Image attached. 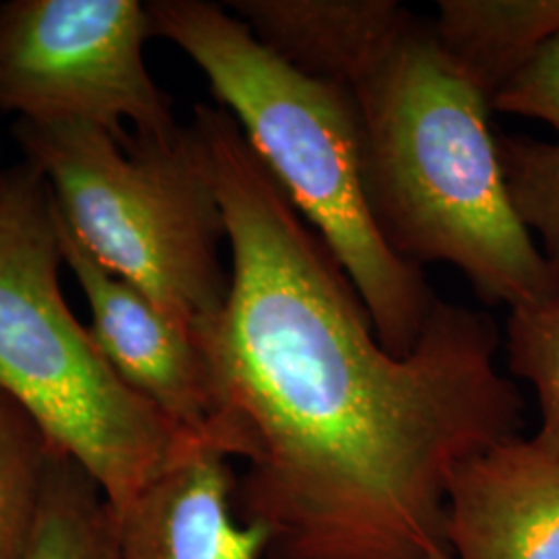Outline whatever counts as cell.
I'll list each match as a JSON object with an SVG mask.
<instances>
[{
	"label": "cell",
	"instance_id": "10",
	"mask_svg": "<svg viewBox=\"0 0 559 559\" xmlns=\"http://www.w3.org/2000/svg\"><path fill=\"white\" fill-rule=\"evenodd\" d=\"M258 40L300 73L348 87L413 11L396 0H230Z\"/></svg>",
	"mask_w": 559,
	"mask_h": 559
},
{
	"label": "cell",
	"instance_id": "15",
	"mask_svg": "<svg viewBox=\"0 0 559 559\" xmlns=\"http://www.w3.org/2000/svg\"><path fill=\"white\" fill-rule=\"evenodd\" d=\"M498 147L514 210L559 280V138L498 135Z\"/></svg>",
	"mask_w": 559,
	"mask_h": 559
},
{
	"label": "cell",
	"instance_id": "12",
	"mask_svg": "<svg viewBox=\"0 0 559 559\" xmlns=\"http://www.w3.org/2000/svg\"><path fill=\"white\" fill-rule=\"evenodd\" d=\"M27 559H120L110 503L96 480L60 450L50 464L38 531Z\"/></svg>",
	"mask_w": 559,
	"mask_h": 559
},
{
	"label": "cell",
	"instance_id": "13",
	"mask_svg": "<svg viewBox=\"0 0 559 559\" xmlns=\"http://www.w3.org/2000/svg\"><path fill=\"white\" fill-rule=\"evenodd\" d=\"M57 450L0 390V559H27Z\"/></svg>",
	"mask_w": 559,
	"mask_h": 559
},
{
	"label": "cell",
	"instance_id": "4",
	"mask_svg": "<svg viewBox=\"0 0 559 559\" xmlns=\"http://www.w3.org/2000/svg\"><path fill=\"white\" fill-rule=\"evenodd\" d=\"M52 193L29 164L0 175V390L120 514L193 443L127 388L60 288Z\"/></svg>",
	"mask_w": 559,
	"mask_h": 559
},
{
	"label": "cell",
	"instance_id": "16",
	"mask_svg": "<svg viewBox=\"0 0 559 559\" xmlns=\"http://www.w3.org/2000/svg\"><path fill=\"white\" fill-rule=\"evenodd\" d=\"M491 108L503 115L543 120L559 138V34L540 46L496 96Z\"/></svg>",
	"mask_w": 559,
	"mask_h": 559
},
{
	"label": "cell",
	"instance_id": "2",
	"mask_svg": "<svg viewBox=\"0 0 559 559\" xmlns=\"http://www.w3.org/2000/svg\"><path fill=\"white\" fill-rule=\"evenodd\" d=\"M357 106L367 200L402 260L450 263L475 295L510 309L559 280L514 210L491 102L415 13L346 87Z\"/></svg>",
	"mask_w": 559,
	"mask_h": 559
},
{
	"label": "cell",
	"instance_id": "3",
	"mask_svg": "<svg viewBox=\"0 0 559 559\" xmlns=\"http://www.w3.org/2000/svg\"><path fill=\"white\" fill-rule=\"evenodd\" d=\"M147 11L154 38L173 41L200 67L218 106L332 249L385 350L408 357L440 299L373 218L350 92L290 67L222 4L152 0Z\"/></svg>",
	"mask_w": 559,
	"mask_h": 559
},
{
	"label": "cell",
	"instance_id": "17",
	"mask_svg": "<svg viewBox=\"0 0 559 559\" xmlns=\"http://www.w3.org/2000/svg\"><path fill=\"white\" fill-rule=\"evenodd\" d=\"M2 170H4V168H2V166H0V175H2Z\"/></svg>",
	"mask_w": 559,
	"mask_h": 559
},
{
	"label": "cell",
	"instance_id": "9",
	"mask_svg": "<svg viewBox=\"0 0 559 559\" xmlns=\"http://www.w3.org/2000/svg\"><path fill=\"white\" fill-rule=\"evenodd\" d=\"M216 445L193 441L117 519L120 559H265L267 535L239 524L237 477Z\"/></svg>",
	"mask_w": 559,
	"mask_h": 559
},
{
	"label": "cell",
	"instance_id": "7",
	"mask_svg": "<svg viewBox=\"0 0 559 559\" xmlns=\"http://www.w3.org/2000/svg\"><path fill=\"white\" fill-rule=\"evenodd\" d=\"M57 218L64 267L87 300V328L112 371L185 436L230 456L221 402L200 342L138 288L102 267L69 233L59 212Z\"/></svg>",
	"mask_w": 559,
	"mask_h": 559
},
{
	"label": "cell",
	"instance_id": "8",
	"mask_svg": "<svg viewBox=\"0 0 559 559\" xmlns=\"http://www.w3.org/2000/svg\"><path fill=\"white\" fill-rule=\"evenodd\" d=\"M448 540L454 559H559V460L524 438L464 460Z\"/></svg>",
	"mask_w": 559,
	"mask_h": 559
},
{
	"label": "cell",
	"instance_id": "5",
	"mask_svg": "<svg viewBox=\"0 0 559 559\" xmlns=\"http://www.w3.org/2000/svg\"><path fill=\"white\" fill-rule=\"evenodd\" d=\"M13 138L62 224L102 267L195 340L216 323L230 286L226 222L189 124L117 138L87 122L15 120Z\"/></svg>",
	"mask_w": 559,
	"mask_h": 559
},
{
	"label": "cell",
	"instance_id": "11",
	"mask_svg": "<svg viewBox=\"0 0 559 559\" xmlns=\"http://www.w3.org/2000/svg\"><path fill=\"white\" fill-rule=\"evenodd\" d=\"M436 38L493 104L540 46L559 34V0H441Z\"/></svg>",
	"mask_w": 559,
	"mask_h": 559
},
{
	"label": "cell",
	"instance_id": "6",
	"mask_svg": "<svg viewBox=\"0 0 559 559\" xmlns=\"http://www.w3.org/2000/svg\"><path fill=\"white\" fill-rule=\"evenodd\" d=\"M147 2L11 0L0 4V112L29 122H87L117 138L180 124L152 80Z\"/></svg>",
	"mask_w": 559,
	"mask_h": 559
},
{
	"label": "cell",
	"instance_id": "14",
	"mask_svg": "<svg viewBox=\"0 0 559 559\" xmlns=\"http://www.w3.org/2000/svg\"><path fill=\"white\" fill-rule=\"evenodd\" d=\"M506 348L512 373L537 392L540 427L531 441L559 460V293L510 309Z\"/></svg>",
	"mask_w": 559,
	"mask_h": 559
},
{
	"label": "cell",
	"instance_id": "1",
	"mask_svg": "<svg viewBox=\"0 0 559 559\" xmlns=\"http://www.w3.org/2000/svg\"><path fill=\"white\" fill-rule=\"evenodd\" d=\"M226 222L230 286L201 336L242 524L265 559H454V471L520 438L489 313L438 300L408 357L385 350L357 286L218 104L189 122Z\"/></svg>",
	"mask_w": 559,
	"mask_h": 559
}]
</instances>
